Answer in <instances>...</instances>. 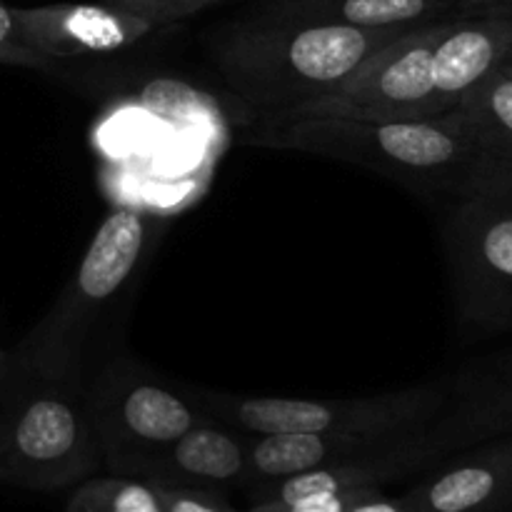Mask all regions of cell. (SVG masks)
Wrapping results in <instances>:
<instances>
[{
  "mask_svg": "<svg viewBox=\"0 0 512 512\" xmlns=\"http://www.w3.org/2000/svg\"><path fill=\"white\" fill-rule=\"evenodd\" d=\"M405 30L250 18L215 30L208 50L230 93L273 118L333 93Z\"/></svg>",
  "mask_w": 512,
  "mask_h": 512,
  "instance_id": "cell-1",
  "label": "cell"
},
{
  "mask_svg": "<svg viewBox=\"0 0 512 512\" xmlns=\"http://www.w3.org/2000/svg\"><path fill=\"white\" fill-rule=\"evenodd\" d=\"M248 143L340 160L418 195H463L483 155L458 108L423 120L300 118L255 130Z\"/></svg>",
  "mask_w": 512,
  "mask_h": 512,
  "instance_id": "cell-2",
  "label": "cell"
},
{
  "mask_svg": "<svg viewBox=\"0 0 512 512\" xmlns=\"http://www.w3.org/2000/svg\"><path fill=\"white\" fill-rule=\"evenodd\" d=\"M15 380L0 408V480L55 493L93 478L103 450L83 380L40 375L20 363Z\"/></svg>",
  "mask_w": 512,
  "mask_h": 512,
  "instance_id": "cell-3",
  "label": "cell"
},
{
  "mask_svg": "<svg viewBox=\"0 0 512 512\" xmlns=\"http://www.w3.org/2000/svg\"><path fill=\"white\" fill-rule=\"evenodd\" d=\"M153 238V218L143 210L115 208L100 223L70 283L33 333L23 340L15 363L53 378H80L85 345L98 320L138 273Z\"/></svg>",
  "mask_w": 512,
  "mask_h": 512,
  "instance_id": "cell-4",
  "label": "cell"
},
{
  "mask_svg": "<svg viewBox=\"0 0 512 512\" xmlns=\"http://www.w3.org/2000/svg\"><path fill=\"white\" fill-rule=\"evenodd\" d=\"M448 385L425 383L373 398L303 400L200 395L205 413L245 435H323L390 433L405 435L428 428L448 405Z\"/></svg>",
  "mask_w": 512,
  "mask_h": 512,
  "instance_id": "cell-5",
  "label": "cell"
},
{
  "mask_svg": "<svg viewBox=\"0 0 512 512\" xmlns=\"http://www.w3.org/2000/svg\"><path fill=\"white\" fill-rule=\"evenodd\" d=\"M443 28L445 20H433L405 30L365 58L333 93L270 120H423L448 113L433 83V45Z\"/></svg>",
  "mask_w": 512,
  "mask_h": 512,
  "instance_id": "cell-6",
  "label": "cell"
},
{
  "mask_svg": "<svg viewBox=\"0 0 512 512\" xmlns=\"http://www.w3.org/2000/svg\"><path fill=\"white\" fill-rule=\"evenodd\" d=\"M90 415L110 475L160 453L208 418L205 408L183 398L153 375L135 370H108L88 390Z\"/></svg>",
  "mask_w": 512,
  "mask_h": 512,
  "instance_id": "cell-7",
  "label": "cell"
},
{
  "mask_svg": "<svg viewBox=\"0 0 512 512\" xmlns=\"http://www.w3.org/2000/svg\"><path fill=\"white\" fill-rule=\"evenodd\" d=\"M440 233L460 318L483 330H510L512 210L483 198H455Z\"/></svg>",
  "mask_w": 512,
  "mask_h": 512,
  "instance_id": "cell-8",
  "label": "cell"
},
{
  "mask_svg": "<svg viewBox=\"0 0 512 512\" xmlns=\"http://www.w3.org/2000/svg\"><path fill=\"white\" fill-rule=\"evenodd\" d=\"M448 458L450 450L445 440L440 438L433 420L428 428L418 430V433L395 438L380 448L355 455V458L305 470V473L273 480V483L255 485V488H250V500H253V505L295 503V500L353 493V490H383L390 483L428 473Z\"/></svg>",
  "mask_w": 512,
  "mask_h": 512,
  "instance_id": "cell-9",
  "label": "cell"
},
{
  "mask_svg": "<svg viewBox=\"0 0 512 512\" xmlns=\"http://www.w3.org/2000/svg\"><path fill=\"white\" fill-rule=\"evenodd\" d=\"M15 20L20 43L50 60L115 53L158 30L145 18L105 3L15 8Z\"/></svg>",
  "mask_w": 512,
  "mask_h": 512,
  "instance_id": "cell-10",
  "label": "cell"
},
{
  "mask_svg": "<svg viewBox=\"0 0 512 512\" xmlns=\"http://www.w3.org/2000/svg\"><path fill=\"white\" fill-rule=\"evenodd\" d=\"M403 493L408 512H500L512 505V435L460 450Z\"/></svg>",
  "mask_w": 512,
  "mask_h": 512,
  "instance_id": "cell-11",
  "label": "cell"
},
{
  "mask_svg": "<svg viewBox=\"0 0 512 512\" xmlns=\"http://www.w3.org/2000/svg\"><path fill=\"white\" fill-rule=\"evenodd\" d=\"M245 465L248 435L208 413L203 423L130 468L125 478H138L150 485H180L225 493L228 488H243Z\"/></svg>",
  "mask_w": 512,
  "mask_h": 512,
  "instance_id": "cell-12",
  "label": "cell"
},
{
  "mask_svg": "<svg viewBox=\"0 0 512 512\" xmlns=\"http://www.w3.org/2000/svg\"><path fill=\"white\" fill-rule=\"evenodd\" d=\"M512 50V15H463L445 20L433 45L435 93L453 110Z\"/></svg>",
  "mask_w": 512,
  "mask_h": 512,
  "instance_id": "cell-13",
  "label": "cell"
},
{
  "mask_svg": "<svg viewBox=\"0 0 512 512\" xmlns=\"http://www.w3.org/2000/svg\"><path fill=\"white\" fill-rule=\"evenodd\" d=\"M450 455L512 435V353L460 383L455 405L435 420Z\"/></svg>",
  "mask_w": 512,
  "mask_h": 512,
  "instance_id": "cell-14",
  "label": "cell"
},
{
  "mask_svg": "<svg viewBox=\"0 0 512 512\" xmlns=\"http://www.w3.org/2000/svg\"><path fill=\"white\" fill-rule=\"evenodd\" d=\"M453 10H460V0H265L255 18L375 30L433 23Z\"/></svg>",
  "mask_w": 512,
  "mask_h": 512,
  "instance_id": "cell-15",
  "label": "cell"
},
{
  "mask_svg": "<svg viewBox=\"0 0 512 512\" xmlns=\"http://www.w3.org/2000/svg\"><path fill=\"white\" fill-rule=\"evenodd\" d=\"M455 108L483 153L512 155V50Z\"/></svg>",
  "mask_w": 512,
  "mask_h": 512,
  "instance_id": "cell-16",
  "label": "cell"
},
{
  "mask_svg": "<svg viewBox=\"0 0 512 512\" xmlns=\"http://www.w3.org/2000/svg\"><path fill=\"white\" fill-rule=\"evenodd\" d=\"M65 512H163L150 483L125 475H93L75 485Z\"/></svg>",
  "mask_w": 512,
  "mask_h": 512,
  "instance_id": "cell-17",
  "label": "cell"
},
{
  "mask_svg": "<svg viewBox=\"0 0 512 512\" xmlns=\"http://www.w3.org/2000/svg\"><path fill=\"white\" fill-rule=\"evenodd\" d=\"M460 198H483L512 210V155H480Z\"/></svg>",
  "mask_w": 512,
  "mask_h": 512,
  "instance_id": "cell-18",
  "label": "cell"
},
{
  "mask_svg": "<svg viewBox=\"0 0 512 512\" xmlns=\"http://www.w3.org/2000/svg\"><path fill=\"white\" fill-rule=\"evenodd\" d=\"M100 3L145 18L155 28H165V25L178 23V20L200 13V10L218 3V0H100Z\"/></svg>",
  "mask_w": 512,
  "mask_h": 512,
  "instance_id": "cell-19",
  "label": "cell"
},
{
  "mask_svg": "<svg viewBox=\"0 0 512 512\" xmlns=\"http://www.w3.org/2000/svg\"><path fill=\"white\" fill-rule=\"evenodd\" d=\"M163 512H238L220 490L180 488V485H153Z\"/></svg>",
  "mask_w": 512,
  "mask_h": 512,
  "instance_id": "cell-20",
  "label": "cell"
},
{
  "mask_svg": "<svg viewBox=\"0 0 512 512\" xmlns=\"http://www.w3.org/2000/svg\"><path fill=\"white\" fill-rule=\"evenodd\" d=\"M373 490H353V493L320 495V498L295 500V503H255L248 512H348Z\"/></svg>",
  "mask_w": 512,
  "mask_h": 512,
  "instance_id": "cell-21",
  "label": "cell"
},
{
  "mask_svg": "<svg viewBox=\"0 0 512 512\" xmlns=\"http://www.w3.org/2000/svg\"><path fill=\"white\" fill-rule=\"evenodd\" d=\"M0 53H8L18 60L23 68H50L53 60L45 58V55L35 53V50L25 48L20 43V30L18 20H15V8L0 3Z\"/></svg>",
  "mask_w": 512,
  "mask_h": 512,
  "instance_id": "cell-22",
  "label": "cell"
},
{
  "mask_svg": "<svg viewBox=\"0 0 512 512\" xmlns=\"http://www.w3.org/2000/svg\"><path fill=\"white\" fill-rule=\"evenodd\" d=\"M348 512H408V508H405L403 495L390 498L383 490H373V493H368L365 498H360Z\"/></svg>",
  "mask_w": 512,
  "mask_h": 512,
  "instance_id": "cell-23",
  "label": "cell"
},
{
  "mask_svg": "<svg viewBox=\"0 0 512 512\" xmlns=\"http://www.w3.org/2000/svg\"><path fill=\"white\" fill-rule=\"evenodd\" d=\"M480 13H493V15H512V0H490V3L480 5L478 10L468 15H480Z\"/></svg>",
  "mask_w": 512,
  "mask_h": 512,
  "instance_id": "cell-24",
  "label": "cell"
},
{
  "mask_svg": "<svg viewBox=\"0 0 512 512\" xmlns=\"http://www.w3.org/2000/svg\"><path fill=\"white\" fill-rule=\"evenodd\" d=\"M490 3V0H460V15H468L473 13V10H478L480 5Z\"/></svg>",
  "mask_w": 512,
  "mask_h": 512,
  "instance_id": "cell-25",
  "label": "cell"
},
{
  "mask_svg": "<svg viewBox=\"0 0 512 512\" xmlns=\"http://www.w3.org/2000/svg\"><path fill=\"white\" fill-rule=\"evenodd\" d=\"M0 63H5V65H20L18 60H15L13 55H8V53H0Z\"/></svg>",
  "mask_w": 512,
  "mask_h": 512,
  "instance_id": "cell-26",
  "label": "cell"
},
{
  "mask_svg": "<svg viewBox=\"0 0 512 512\" xmlns=\"http://www.w3.org/2000/svg\"><path fill=\"white\" fill-rule=\"evenodd\" d=\"M3 368H5V353L3 348H0V373H3Z\"/></svg>",
  "mask_w": 512,
  "mask_h": 512,
  "instance_id": "cell-27",
  "label": "cell"
}]
</instances>
